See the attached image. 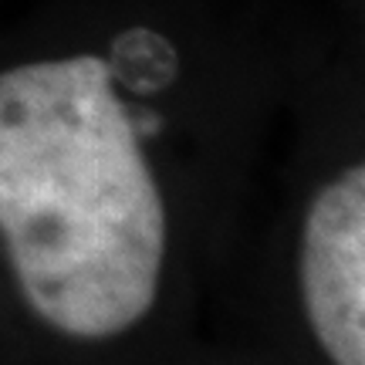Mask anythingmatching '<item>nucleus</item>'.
Returning a JSON list of instances; mask_svg holds the SVG:
<instances>
[{"instance_id":"3","label":"nucleus","mask_w":365,"mask_h":365,"mask_svg":"<svg viewBox=\"0 0 365 365\" xmlns=\"http://www.w3.org/2000/svg\"><path fill=\"white\" fill-rule=\"evenodd\" d=\"M108 71L139 91H156L176 75V51L153 31H125L112 48Z\"/></svg>"},{"instance_id":"1","label":"nucleus","mask_w":365,"mask_h":365,"mask_svg":"<svg viewBox=\"0 0 365 365\" xmlns=\"http://www.w3.org/2000/svg\"><path fill=\"white\" fill-rule=\"evenodd\" d=\"M0 234L31 304L68 335L105 339L149 312L166 217L108 61L0 75Z\"/></svg>"},{"instance_id":"2","label":"nucleus","mask_w":365,"mask_h":365,"mask_svg":"<svg viewBox=\"0 0 365 365\" xmlns=\"http://www.w3.org/2000/svg\"><path fill=\"white\" fill-rule=\"evenodd\" d=\"M304 301L335 365H365V173H341L304 227Z\"/></svg>"}]
</instances>
